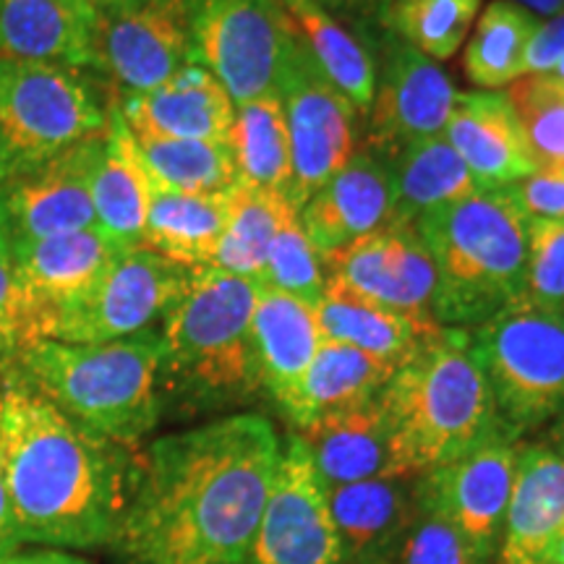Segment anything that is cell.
<instances>
[{
  "label": "cell",
  "instance_id": "1",
  "mask_svg": "<svg viewBox=\"0 0 564 564\" xmlns=\"http://www.w3.org/2000/svg\"><path fill=\"white\" fill-rule=\"evenodd\" d=\"M280 455L257 413L160 436L139 457L110 546L123 564H246Z\"/></svg>",
  "mask_w": 564,
  "mask_h": 564
},
{
  "label": "cell",
  "instance_id": "2",
  "mask_svg": "<svg viewBox=\"0 0 564 564\" xmlns=\"http://www.w3.org/2000/svg\"><path fill=\"white\" fill-rule=\"evenodd\" d=\"M137 465L133 449L0 377V476L21 544L55 552L112 544Z\"/></svg>",
  "mask_w": 564,
  "mask_h": 564
},
{
  "label": "cell",
  "instance_id": "3",
  "mask_svg": "<svg viewBox=\"0 0 564 564\" xmlns=\"http://www.w3.org/2000/svg\"><path fill=\"white\" fill-rule=\"evenodd\" d=\"M160 333L144 329L112 343H21L0 361V377L26 384L63 415L133 449L165 411Z\"/></svg>",
  "mask_w": 564,
  "mask_h": 564
},
{
  "label": "cell",
  "instance_id": "4",
  "mask_svg": "<svg viewBox=\"0 0 564 564\" xmlns=\"http://www.w3.org/2000/svg\"><path fill=\"white\" fill-rule=\"evenodd\" d=\"M394 476H421L507 432L465 329H440L379 394Z\"/></svg>",
  "mask_w": 564,
  "mask_h": 564
},
{
  "label": "cell",
  "instance_id": "5",
  "mask_svg": "<svg viewBox=\"0 0 564 564\" xmlns=\"http://www.w3.org/2000/svg\"><path fill=\"white\" fill-rule=\"evenodd\" d=\"M528 220L507 186L478 188L413 223L436 270L432 316L440 327L470 333L525 299Z\"/></svg>",
  "mask_w": 564,
  "mask_h": 564
},
{
  "label": "cell",
  "instance_id": "6",
  "mask_svg": "<svg viewBox=\"0 0 564 564\" xmlns=\"http://www.w3.org/2000/svg\"><path fill=\"white\" fill-rule=\"evenodd\" d=\"M257 299V282L196 267L186 291L160 319L162 400L217 411L262 392L251 352Z\"/></svg>",
  "mask_w": 564,
  "mask_h": 564
},
{
  "label": "cell",
  "instance_id": "7",
  "mask_svg": "<svg viewBox=\"0 0 564 564\" xmlns=\"http://www.w3.org/2000/svg\"><path fill=\"white\" fill-rule=\"evenodd\" d=\"M499 421L518 440L564 415V312L520 299L468 333Z\"/></svg>",
  "mask_w": 564,
  "mask_h": 564
},
{
  "label": "cell",
  "instance_id": "8",
  "mask_svg": "<svg viewBox=\"0 0 564 564\" xmlns=\"http://www.w3.org/2000/svg\"><path fill=\"white\" fill-rule=\"evenodd\" d=\"M108 121L76 68L0 58V183L37 171Z\"/></svg>",
  "mask_w": 564,
  "mask_h": 564
},
{
  "label": "cell",
  "instance_id": "9",
  "mask_svg": "<svg viewBox=\"0 0 564 564\" xmlns=\"http://www.w3.org/2000/svg\"><path fill=\"white\" fill-rule=\"evenodd\" d=\"M194 270L144 246L126 249L87 291L40 316L17 345L32 340L89 345L144 333L178 301Z\"/></svg>",
  "mask_w": 564,
  "mask_h": 564
},
{
  "label": "cell",
  "instance_id": "10",
  "mask_svg": "<svg viewBox=\"0 0 564 564\" xmlns=\"http://www.w3.org/2000/svg\"><path fill=\"white\" fill-rule=\"evenodd\" d=\"M194 63L246 105L280 95V76L299 26L280 0H194Z\"/></svg>",
  "mask_w": 564,
  "mask_h": 564
},
{
  "label": "cell",
  "instance_id": "11",
  "mask_svg": "<svg viewBox=\"0 0 564 564\" xmlns=\"http://www.w3.org/2000/svg\"><path fill=\"white\" fill-rule=\"evenodd\" d=\"M278 91L293 150V188L288 199L301 212L356 152L358 116L324 74L301 32L285 58Z\"/></svg>",
  "mask_w": 564,
  "mask_h": 564
},
{
  "label": "cell",
  "instance_id": "12",
  "mask_svg": "<svg viewBox=\"0 0 564 564\" xmlns=\"http://www.w3.org/2000/svg\"><path fill=\"white\" fill-rule=\"evenodd\" d=\"M246 564H348L329 512L327 486L299 434L282 444Z\"/></svg>",
  "mask_w": 564,
  "mask_h": 564
},
{
  "label": "cell",
  "instance_id": "13",
  "mask_svg": "<svg viewBox=\"0 0 564 564\" xmlns=\"http://www.w3.org/2000/svg\"><path fill=\"white\" fill-rule=\"evenodd\" d=\"M457 89L440 63L382 30V66L366 112L364 147L392 162L415 141L440 137Z\"/></svg>",
  "mask_w": 564,
  "mask_h": 564
},
{
  "label": "cell",
  "instance_id": "14",
  "mask_svg": "<svg viewBox=\"0 0 564 564\" xmlns=\"http://www.w3.org/2000/svg\"><path fill=\"white\" fill-rule=\"evenodd\" d=\"M518 436L502 432L419 476L421 505L444 514L481 564H491L497 556L518 465Z\"/></svg>",
  "mask_w": 564,
  "mask_h": 564
},
{
  "label": "cell",
  "instance_id": "15",
  "mask_svg": "<svg viewBox=\"0 0 564 564\" xmlns=\"http://www.w3.org/2000/svg\"><path fill=\"white\" fill-rule=\"evenodd\" d=\"M194 0H139L100 13V68L126 89L144 95L194 63Z\"/></svg>",
  "mask_w": 564,
  "mask_h": 564
},
{
  "label": "cell",
  "instance_id": "16",
  "mask_svg": "<svg viewBox=\"0 0 564 564\" xmlns=\"http://www.w3.org/2000/svg\"><path fill=\"white\" fill-rule=\"evenodd\" d=\"M105 131L70 147L37 171L0 183V215L11 246L97 228L91 175L100 160Z\"/></svg>",
  "mask_w": 564,
  "mask_h": 564
},
{
  "label": "cell",
  "instance_id": "17",
  "mask_svg": "<svg viewBox=\"0 0 564 564\" xmlns=\"http://www.w3.org/2000/svg\"><path fill=\"white\" fill-rule=\"evenodd\" d=\"M322 264L324 282L382 303L392 312L434 319L436 270L413 225H384Z\"/></svg>",
  "mask_w": 564,
  "mask_h": 564
},
{
  "label": "cell",
  "instance_id": "18",
  "mask_svg": "<svg viewBox=\"0 0 564 564\" xmlns=\"http://www.w3.org/2000/svg\"><path fill=\"white\" fill-rule=\"evenodd\" d=\"M100 228H87L42 241L11 246L13 253V345L40 316L76 299L123 253ZM13 350V348H11ZM9 350V352H11Z\"/></svg>",
  "mask_w": 564,
  "mask_h": 564
},
{
  "label": "cell",
  "instance_id": "19",
  "mask_svg": "<svg viewBox=\"0 0 564 564\" xmlns=\"http://www.w3.org/2000/svg\"><path fill=\"white\" fill-rule=\"evenodd\" d=\"M394 173L387 160L361 147L303 204L299 217L322 257L348 249L392 220Z\"/></svg>",
  "mask_w": 564,
  "mask_h": 564
},
{
  "label": "cell",
  "instance_id": "20",
  "mask_svg": "<svg viewBox=\"0 0 564 564\" xmlns=\"http://www.w3.org/2000/svg\"><path fill=\"white\" fill-rule=\"evenodd\" d=\"M444 139L478 188H507L541 171L507 91H457Z\"/></svg>",
  "mask_w": 564,
  "mask_h": 564
},
{
  "label": "cell",
  "instance_id": "21",
  "mask_svg": "<svg viewBox=\"0 0 564 564\" xmlns=\"http://www.w3.org/2000/svg\"><path fill=\"white\" fill-rule=\"evenodd\" d=\"M562 533L564 457L549 442L520 440L494 564H546Z\"/></svg>",
  "mask_w": 564,
  "mask_h": 564
},
{
  "label": "cell",
  "instance_id": "22",
  "mask_svg": "<svg viewBox=\"0 0 564 564\" xmlns=\"http://www.w3.org/2000/svg\"><path fill=\"white\" fill-rule=\"evenodd\" d=\"M100 11L87 0H0V58L100 68Z\"/></svg>",
  "mask_w": 564,
  "mask_h": 564
},
{
  "label": "cell",
  "instance_id": "23",
  "mask_svg": "<svg viewBox=\"0 0 564 564\" xmlns=\"http://www.w3.org/2000/svg\"><path fill=\"white\" fill-rule=\"evenodd\" d=\"M348 564H390L419 512V476H377L327 489Z\"/></svg>",
  "mask_w": 564,
  "mask_h": 564
},
{
  "label": "cell",
  "instance_id": "24",
  "mask_svg": "<svg viewBox=\"0 0 564 564\" xmlns=\"http://www.w3.org/2000/svg\"><path fill=\"white\" fill-rule=\"evenodd\" d=\"M118 110L133 133L173 139L230 141L236 123V102L202 63H188L158 89L126 95Z\"/></svg>",
  "mask_w": 564,
  "mask_h": 564
},
{
  "label": "cell",
  "instance_id": "25",
  "mask_svg": "<svg viewBox=\"0 0 564 564\" xmlns=\"http://www.w3.org/2000/svg\"><path fill=\"white\" fill-rule=\"evenodd\" d=\"M322 345L314 306L293 295L259 288L251 314V352L259 387L282 408Z\"/></svg>",
  "mask_w": 564,
  "mask_h": 564
},
{
  "label": "cell",
  "instance_id": "26",
  "mask_svg": "<svg viewBox=\"0 0 564 564\" xmlns=\"http://www.w3.org/2000/svg\"><path fill=\"white\" fill-rule=\"evenodd\" d=\"M154 192V175L147 167L123 112L110 110L105 144L91 175L95 223L123 249H139L144 241L147 212Z\"/></svg>",
  "mask_w": 564,
  "mask_h": 564
},
{
  "label": "cell",
  "instance_id": "27",
  "mask_svg": "<svg viewBox=\"0 0 564 564\" xmlns=\"http://www.w3.org/2000/svg\"><path fill=\"white\" fill-rule=\"evenodd\" d=\"M398 366L350 345L322 340L306 373L280 408L295 432L327 415L350 411L377 400Z\"/></svg>",
  "mask_w": 564,
  "mask_h": 564
},
{
  "label": "cell",
  "instance_id": "28",
  "mask_svg": "<svg viewBox=\"0 0 564 564\" xmlns=\"http://www.w3.org/2000/svg\"><path fill=\"white\" fill-rule=\"evenodd\" d=\"M295 434L306 444L316 474L327 489L377 476H394L390 429L379 398L327 415Z\"/></svg>",
  "mask_w": 564,
  "mask_h": 564
},
{
  "label": "cell",
  "instance_id": "29",
  "mask_svg": "<svg viewBox=\"0 0 564 564\" xmlns=\"http://www.w3.org/2000/svg\"><path fill=\"white\" fill-rule=\"evenodd\" d=\"M314 314L322 340L350 345L394 366L411 358L442 329L434 319L392 312L382 303L361 299L333 282H324V295L314 306Z\"/></svg>",
  "mask_w": 564,
  "mask_h": 564
},
{
  "label": "cell",
  "instance_id": "30",
  "mask_svg": "<svg viewBox=\"0 0 564 564\" xmlns=\"http://www.w3.org/2000/svg\"><path fill=\"white\" fill-rule=\"evenodd\" d=\"M228 225V192L186 194L154 181L141 246L183 267H209Z\"/></svg>",
  "mask_w": 564,
  "mask_h": 564
},
{
  "label": "cell",
  "instance_id": "31",
  "mask_svg": "<svg viewBox=\"0 0 564 564\" xmlns=\"http://www.w3.org/2000/svg\"><path fill=\"white\" fill-rule=\"evenodd\" d=\"M390 165L394 173V209L387 225H413L423 212L478 192L474 175L457 158L444 133L415 141Z\"/></svg>",
  "mask_w": 564,
  "mask_h": 564
},
{
  "label": "cell",
  "instance_id": "32",
  "mask_svg": "<svg viewBox=\"0 0 564 564\" xmlns=\"http://www.w3.org/2000/svg\"><path fill=\"white\" fill-rule=\"evenodd\" d=\"M299 26L303 42L319 61L329 82L343 91L356 116L366 118L377 84V61L369 45L358 40L340 19H335L316 0H280Z\"/></svg>",
  "mask_w": 564,
  "mask_h": 564
},
{
  "label": "cell",
  "instance_id": "33",
  "mask_svg": "<svg viewBox=\"0 0 564 564\" xmlns=\"http://www.w3.org/2000/svg\"><path fill=\"white\" fill-rule=\"evenodd\" d=\"M238 181L270 194L291 196L293 150L280 95L236 105L230 133Z\"/></svg>",
  "mask_w": 564,
  "mask_h": 564
},
{
  "label": "cell",
  "instance_id": "34",
  "mask_svg": "<svg viewBox=\"0 0 564 564\" xmlns=\"http://www.w3.org/2000/svg\"><path fill=\"white\" fill-rule=\"evenodd\" d=\"M541 19L512 0H491L478 13L463 68L478 89H502L525 76V53Z\"/></svg>",
  "mask_w": 564,
  "mask_h": 564
},
{
  "label": "cell",
  "instance_id": "35",
  "mask_svg": "<svg viewBox=\"0 0 564 564\" xmlns=\"http://www.w3.org/2000/svg\"><path fill=\"white\" fill-rule=\"evenodd\" d=\"M282 199L288 196L251 188L241 181L232 183L228 188V225L212 257V270L236 274L262 288Z\"/></svg>",
  "mask_w": 564,
  "mask_h": 564
},
{
  "label": "cell",
  "instance_id": "36",
  "mask_svg": "<svg viewBox=\"0 0 564 564\" xmlns=\"http://www.w3.org/2000/svg\"><path fill=\"white\" fill-rule=\"evenodd\" d=\"M133 139L154 181L175 192L220 194L238 181L230 141L173 139L158 133H133Z\"/></svg>",
  "mask_w": 564,
  "mask_h": 564
},
{
  "label": "cell",
  "instance_id": "37",
  "mask_svg": "<svg viewBox=\"0 0 564 564\" xmlns=\"http://www.w3.org/2000/svg\"><path fill=\"white\" fill-rule=\"evenodd\" d=\"M484 0H390L382 30L429 55L447 61L460 51Z\"/></svg>",
  "mask_w": 564,
  "mask_h": 564
},
{
  "label": "cell",
  "instance_id": "38",
  "mask_svg": "<svg viewBox=\"0 0 564 564\" xmlns=\"http://www.w3.org/2000/svg\"><path fill=\"white\" fill-rule=\"evenodd\" d=\"M262 288L288 293L308 306H316L324 295V264L322 257L303 230L299 209L291 199H282L278 228H274Z\"/></svg>",
  "mask_w": 564,
  "mask_h": 564
},
{
  "label": "cell",
  "instance_id": "39",
  "mask_svg": "<svg viewBox=\"0 0 564 564\" xmlns=\"http://www.w3.org/2000/svg\"><path fill=\"white\" fill-rule=\"evenodd\" d=\"M539 167H564V87L549 76H523L507 87Z\"/></svg>",
  "mask_w": 564,
  "mask_h": 564
},
{
  "label": "cell",
  "instance_id": "40",
  "mask_svg": "<svg viewBox=\"0 0 564 564\" xmlns=\"http://www.w3.org/2000/svg\"><path fill=\"white\" fill-rule=\"evenodd\" d=\"M525 299L564 312V217L528 220Z\"/></svg>",
  "mask_w": 564,
  "mask_h": 564
},
{
  "label": "cell",
  "instance_id": "41",
  "mask_svg": "<svg viewBox=\"0 0 564 564\" xmlns=\"http://www.w3.org/2000/svg\"><path fill=\"white\" fill-rule=\"evenodd\" d=\"M390 564H481L463 533L440 512L421 505Z\"/></svg>",
  "mask_w": 564,
  "mask_h": 564
},
{
  "label": "cell",
  "instance_id": "42",
  "mask_svg": "<svg viewBox=\"0 0 564 564\" xmlns=\"http://www.w3.org/2000/svg\"><path fill=\"white\" fill-rule=\"evenodd\" d=\"M564 58V9L541 21L525 53V76H544Z\"/></svg>",
  "mask_w": 564,
  "mask_h": 564
},
{
  "label": "cell",
  "instance_id": "43",
  "mask_svg": "<svg viewBox=\"0 0 564 564\" xmlns=\"http://www.w3.org/2000/svg\"><path fill=\"white\" fill-rule=\"evenodd\" d=\"M13 348V253L11 236L0 215V361Z\"/></svg>",
  "mask_w": 564,
  "mask_h": 564
},
{
  "label": "cell",
  "instance_id": "44",
  "mask_svg": "<svg viewBox=\"0 0 564 564\" xmlns=\"http://www.w3.org/2000/svg\"><path fill=\"white\" fill-rule=\"evenodd\" d=\"M316 3L333 13L335 19H348L361 26L373 24L382 30V19L390 0H316Z\"/></svg>",
  "mask_w": 564,
  "mask_h": 564
},
{
  "label": "cell",
  "instance_id": "45",
  "mask_svg": "<svg viewBox=\"0 0 564 564\" xmlns=\"http://www.w3.org/2000/svg\"><path fill=\"white\" fill-rule=\"evenodd\" d=\"M21 539L13 525V514L9 505V494H6L3 476H0V560H9V556L19 554Z\"/></svg>",
  "mask_w": 564,
  "mask_h": 564
},
{
  "label": "cell",
  "instance_id": "46",
  "mask_svg": "<svg viewBox=\"0 0 564 564\" xmlns=\"http://www.w3.org/2000/svg\"><path fill=\"white\" fill-rule=\"evenodd\" d=\"M6 564H87L76 556H70L66 552H55V549H42V552H32V554H13L6 560Z\"/></svg>",
  "mask_w": 564,
  "mask_h": 564
},
{
  "label": "cell",
  "instance_id": "47",
  "mask_svg": "<svg viewBox=\"0 0 564 564\" xmlns=\"http://www.w3.org/2000/svg\"><path fill=\"white\" fill-rule=\"evenodd\" d=\"M512 3L523 6L535 17H554V13H560L564 9V0H512Z\"/></svg>",
  "mask_w": 564,
  "mask_h": 564
},
{
  "label": "cell",
  "instance_id": "48",
  "mask_svg": "<svg viewBox=\"0 0 564 564\" xmlns=\"http://www.w3.org/2000/svg\"><path fill=\"white\" fill-rule=\"evenodd\" d=\"M546 442L552 444L556 453L564 457V415L560 421H554L552 426H549V440Z\"/></svg>",
  "mask_w": 564,
  "mask_h": 564
},
{
  "label": "cell",
  "instance_id": "49",
  "mask_svg": "<svg viewBox=\"0 0 564 564\" xmlns=\"http://www.w3.org/2000/svg\"><path fill=\"white\" fill-rule=\"evenodd\" d=\"M91 9L97 11H112V9H123V6H131V3H139V0H87Z\"/></svg>",
  "mask_w": 564,
  "mask_h": 564
},
{
  "label": "cell",
  "instance_id": "50",
  "mask_svg": "<svg viewBox=\"0 0 564 564\" xmlns=\"http://www.w3.org/2000/svg\"><path fill=\"white\" fill-rule=\"evenodd\" d=\"M546 564H564V533L560 535V541H556L552 552H549Z\"/></svg>",
  "mask_w": 564,
  "mask_h": 564
},
{
  "label": "cell",
  "instance_id": "51",
  "mask_svg": "<svg viewBox=\"0 0 564 564\" xmlns=\"http://www.w3.org/2000/svg\"><path fill=\"white\" fill-rule=\"evenodd\" d=\"M549 79H554L556 84H560V87H564V58L560 61V63H556V66L552 68V70H549Z\"/></svg>",
  "mask_w": 564,
  "mask_h": 564
},
{
  "label": "cell",
  "instance_id": "52",
  "mask_svg": "<svg viewBox=\"0 0 564 564\" xmlns=\"http://www.w3.org/2000/svg\"><path fill=\"white\" fill-rule=\"evenodd\" d=\"M0 564H6V560H0Z\"/></svg>",
  "mask_w": 564,
  "mask_h": 564
}]
</instances>
